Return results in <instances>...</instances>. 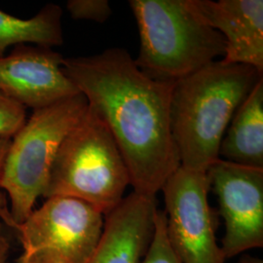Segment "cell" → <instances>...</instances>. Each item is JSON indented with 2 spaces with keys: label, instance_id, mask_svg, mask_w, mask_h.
I'll list each match as a JSON object with an SVG mask.
<instances>
[{
  "label": "cell",
  "instance_id": "1",
  "mask_svg": "<svg viewBox=\"0 0 263 263\" xmlns=\"http://www.w3.org/2000/svg\"><path fill=\"white\" fill-rule=\"evenodd\" d=\"M63 69L111 133L133 191L156 196L180 167L170 116L175 83L146 76L121 48L64 58Z\"/></svg>",
  "mask_w": 263,
  "mask_h": 263
},
{
  "label": "cell",
  "instance_id": "3",
  "mask_svg": "<svg viewBox=\"0 0 263 263\" xmlns=\"http://www.w3.org/2000/svg\"><path fill=\"white\" fill-rule=\"evenodd\" d=\"M141 47L135 64L152 79L176 83L226 55L223 36L186 0H130Z\"/></svg>",
  "mask_w": 263,
  "mask_h": 263
},
{
  "label": "cell",
  "instance_id": "2",
  "mask_svg": "<svg viewBox=\"0 0 263 263\" xmlns=\"http://www.w3.org/2000/svg\"><path fill=\"white\" fill-rule=\"evenodd\" d=\"M263 73L216 60L174 85L171 131L180 166L207 172L219 159L220 142L236 110Z\"/></svg>",
  "mask_w": 263,
  "mask_h": 263
},
{
  "label": "cell",
  "instance_id": "14",
  "mask_svg": "<svg viewBox=\"0 0 263 263\" xmlns=\"http://www.w3.org/2000/svg\"><path fill=\"white\" fill-rule=\"evenodd\" d=\"M142 263H181L172 250L166 233V215L158 209L155 217V232Z\"/></svg>",
  "mask_w": 263,
  "mask_h": 263
},
{
  "label": "cell",
  "instance_id": "7",
  "mask_svg": "<svg viewBox=\"0 0 263 263\" xmlns=\"http://www.w3.org/2000/svg\"><path fill=\"white\" fill-rule=\"evenodd\" d=\"M166 233L181 263H226L216 241V216L209 204L207 172L180 166L161 189Z\"/></svg>",
  "mask_w": 263,
  "mask_h": 263
},
{
  "label": "cell",
  "instance_id": "11",
  "mask_svg": "<svg viewBox=\"0 0 263 263\" xmlns=\"http://www.w3.org/2000/svg\"><path fill=\"white\" fill-rule=\"evenodd\" d=\"M156 196L132 192L104 217L92 263H142L155 232Z\"/></svg>",
  "mask_w": 263,
  "mask_h": 263
},
{
  "label": "cell",
  "instance_id": "10",
  "mask_svg": "<svg viewBox=\"0 0 263 263\" xmlns=\"http://www.w3.org/2000/svg\"><path fill=\"white\" fill-rule=\"evenodd\" d=\"M188 6L226 40L223 61L263 73L262 0H186Z\"/></svg>",
  "mask_w": 263,
  "mask_h": 263
},
{
  "label": "cell",
  "instance_id": "21",
  "mask_svg": "<svg viewBox=\"0 0 263 263\" xmlns=\"http://www.w3.org/2000/svg\"><path fill=\"white\" fill-rule=\"evenodd\" d=\"M18 263H23L22 261H20V260H18Z\"/></svg>",
  "mask_w": 263,
  "mask_h": 263
},
{
  "label": "cell",
  "instance_id": "18",
  "mask_svg": "<svg viewBox=\"0 0 263 263\" xmlns=\"http://www.w3.org/2000/svg\"><path fill=\"white\" fill-rule=\"evenodd\" d=\"M0 221V263H8L10 244L7 237L2 233V226Z\"/></svg>",
  "mask_w": 263,
  "mask_h": 263
},
{
  "label": "cell",
  "instance_id": "19",
  "mask_svg": "<svg viewBox=\"0 0 263 263\" xmlns=\"http://www.w3.org/2000/svg\"><path fill=\"white\" fill-rule=\"evenodd\" d=\"M10 144H11V139L0 138V176H1V172H2L7 152L9 151Z\"/></svg>",
  "mask_w": 263,
  "mask_h": 263
},
{
  "label": "cell",
  "instance_id": "12",
  "mask_svg": "<svg viewBox=\"0 0 263 263\" xmlns=\"http://www.w3.org/2000/svg\"><path fill=\"white\" fill-rule=\"evenodd\" d=\"M218 156L263 169V78L236 110L220 142Z\"/></svg>",
  "mask_w": 263,
  "mask_h": 263
},
{
  "label": "cell",
  "instance_id": "9",
  "mask_svg": "<svg viewBox=\"0 0 263 263\" xmlns=\"http://www.w3.org/2000/svg\"><path fill=\"white\" fill-rule=\"evenodd\" d=\"M63 62L64 57L53 48L15 46L0 58V93L33 110L80 94L65 73Z\"/></svg>",
  "mask_w": 263,
  "mask_h": 263
},
{
  "label": "cell",
  "instance_id": "13",
  "mask_svg": "<svg viewBox=\"0 0 263 263\" xmlns=\"http://www.w3.org/2000/svg\"><path fill=\"white\" fill-rule=\"evenodd\" d=\"M62 8L46 4L30 19H20L0 10V58L11 46L36 45L54 48L64 44Z\"/></svg>",
  "mask_w": 263,
  "mask_h": 263
},
{
  "label": "cell",
  "instance_id": "8",
  "mask_svg": "<svg viewBox=\"0 0 263 263\" xmlns=\"http://www.w3.org/2000/svg\"><path fill=\"white\" fill-rule=\"evenodd\" d=\"M207 177L224 220L220 248L226 259L262 248L263 169L218 159Z\"/></svg>",
  "mask_w": 263,
  "mask_h": 263
},
{
  "label": "cell",
  "instance_id": "5",
  "mask_svg": "<svg viewBox=\"0 0 263 263\" xmlns=\"http://www.w3.org/2000/svg\"><path fill=\"white\" fill-rule=\"evenodd\" d=\"M87 109V100L81 93L69 97L33 110L11 139L0 176V189L7 196L18 228L34 210L38 197L43 196L62 141Z\"/></svg>",
  "mask_w": 263,
  "mask_h": 263
},
{
  "label": "cell",
  "instance_id": "20",
  "mask_svg": "<svg viewBox=\"0 0 263 263\" xmlns=\"http://www.w3.org/2000/svg\"><path fill=\"white\" fill-rule=\"evenodd\" d=\"M238 263H263L261 258L255 257L251 254H242L238 260Z\"/></svg>",
  "mask_w": 263,
  "mask_h": 263
},
{
  "label": "cell",
  "instance_id": "4",
  "mask_svg": "<svg viewBox=\"0 0 263 263\" xmlns=\"http://www.w3.org/2000/svg\"><path fill=\"white\" fill-rule=\"evenodd\" d=\"M129 185V171L111 133L88 108L62 141L43 197L74 198L105 216L121 203Z\"/></svg>",
  "mask_w": 263,
  "mask_h": 263
},
{
  "label": "cell",
  "instance_id": "15",
  "mask_svg": "<svg viewBox=\"0 0 263 263\" xmlns=\"http://www.w3.org/2000/svg\"><path fill=\"white\" fill-rule=\"evenodd\" d=\"M66 9L74 20L92 21L104 24L112 15V9L107 0H69Z\"/></svg>",
  "mask_w": 263,
  "mask_h": 263
},
{
  "label": "cell",
  "instance_id": "16",
  "mask_svg": "<svg viewBox=\"0 0 263 263\" xmlns=\"http://www.w3.org/2000/svg\"><path fill=\"white\" fill-rule=\"evenodd\" d=\"M27 121V108L0 93V138L12 139Z\"/></svg>",
  "mask_w": 263,
  "mask_h": 263
},
{
  "label": "cell",
  "instance_id": "17",
  "mask_svg": "<svg viewBox=\"0 0 263 263\" xmlns=\"http://www.w3.org/2000/svg\"><path fill=\"white\" fill-rule=\"evenodd\" d=\"M0 219L1 222L6 224V226L16 230L18 229V226L16 222L14 221L11 212H10L9 202L6 194L0 189Z\"/></svg>",
  "mask_w": 263,
  "mask_h": 263
},
{
  "label": "cell",
  "instance_id": "6",
  "mask_svg": "<svg viewBox=\"0 0 263 263\" xmlns=\"http://www.w3.org/2000/svg\"><path fill=\"white\" fill-rule=\"evenodd\" d=\"M104 215L83 201L55 196L33 210L17 232L23 263H92Z\"/></svg>",
  "mask_w": 263,
  "mask_h": 263
}]
</instances>
